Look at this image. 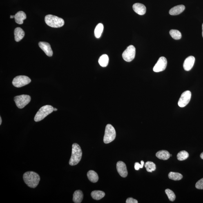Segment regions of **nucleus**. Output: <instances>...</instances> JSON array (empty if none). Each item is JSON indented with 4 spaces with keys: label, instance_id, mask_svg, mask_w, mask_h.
Masks as SVG:
<instances>
[{
    "label": "nucleus",
    "instance_id": "9d476101",
    "mask_svg": "<svg viewBox=\"0 0 203 203\" xmlns=\"http://www.w3.org/2000/svg\"><path fill=\"white\" fill-rule=\"evenodd\" d=\"M167 65V60L164 57L159 58L158 61L153 68V71L159 72L165 70Z\"/></svg>",
    "mask_w": 203,
    "mask_h": 203
},
{
    "label": "nucleus",
    "instance_id": "f8f14e48",
    "mask_svg": "<svg viewBox=\"0 0 203 203\" xmlns=\"http://www.w3.org/2000/svg\"><path fill=\"white\" fill-rule=\"evenodd\" d=\"M40 48L44 52L45 54L48 57H52L53 55V51L49 43L41 41L39 43Z\"/></svg>",
    "mask_w": 203,
    "mask_h": 203
},
{
    "label": "nucleus",
    "instance_id": "6e6552de",
    "mask_svg": "<svg viewBox=\"0 0 203 203\" xmlns=\"http://www.w3.org/2000/svg\"><path fill=\"white\" fill-rule=\"evenodd\" d=\"M135 48L133 45H130L126 48L122 54V57L125 61L130 62L135 59Z\"/></svg>",
    "mask_w": 203,
    "mask_h": 203
},
{
    "label": "nucleus",
    "instance_id": "aec40b11",
    "mask_svg": "<svg viewBox=\"0 0 203 203\" xmlns=\"http://www.w3.org/2000/svg\"><path fill=\"white\" fill-rule=\"evenodd\" d=\"M88 178L91 182L96 183L98 181L99 177L97 172L93 170H90L87 174Z\"/></svg>",
    "mask_w": 203,
    "mask_h": 203
},
{
    "label": "nucleus",
    "instance_id": "473e14b6",
    "mask_svg": "<svg viewBox=\"0 0 203 203\" xmlns=\"http://www.w3.org/2000/svg\"><path fill=\"white\" fill-rule=\"evenodd\" d=\"M2 120L1 117H0V125H1L2 124Z\"/></svg>",
    "mask_w": 203,
    "mask_h": 203
},
{
    "label": "nucleus",
    "instance_id": "bb28decb",
    "mask_svg": "<svg viewBox=\"0 0 203 203\" xmlns=\"http://www.w3.org/2000/svg\"><path fill=\"white\" fill-rule=\"evenodd\" d=\"M169 33L171 37L175 40L180 39L182 37L180 32L177 30H172L170 31Z\"/></svg>",
    "mask_w": 203,
    "mask_h": 203
},
{
    "label": "nucleus",
    "instance_id": "4be33fe9",
    "mask_svg": "<svg viewBox=\"0 0 203 203\" xmlns=\"http://www.w3.org/2000/svg\"><path fill=\"white\" fill-rule=\"evenodd\" d=\"M98 62L100 66L102 67H106L108 66L109 62V58L106 54H104L99 58Z\"/></svg>",
    "mask_w": 203,
    "mask_h": 203
},
{
    "label": "nucleus",
    "instance_id": "cd10ccee",
    "mask_svg": "<svg viewBox=\"0 0 203 203\" xmlns=\"http://www.w3.org/2000/svg\"><path fill=\"white\" fill-rule=\"evenodd\" d=\"M165 193L170 201L173 202L175 200L176 196L172 190L169 189H167L165 190Z\"/></svg>",
    "mask_w": 203,
    "mask_h": 203
},
{
    "label": "nucleus",
    "instance_id": "2eb2a0df",
    "mask_svg": "<svg viewBox=\"0 0 203 203\" xmlns=\"http://www.w3.org/2000/svg\"><path fill=\"white\" fill-rule=\"evenodd\" d=\"M185 9V7L182 5H178L172 8L169 11V13L170 15L176 16L178 15L182 12Z\"/></svg>",
    "mask_w": 203,
    "mask_h": 203
},
{
    "label": "nucleus",
    "instance_id": "423d86ee",
    "mask_svg": "<svg viewBox=\"0 0 203 203\" xmlns=\"http://www.w3.org/2000/svg\"><path fill=\"white\" fill-rule=\"evenodd\" d=\"M31 100L30 96L24 95L16 96L14 98L16 106L20 109L24 108L30 102Z\"/></svg>",
    "mask_w": 203,
    "mask_h": 203
},
{
    "label": "nucleus",
    "instance_id": "e433bc0d",
    "mask_svg": "<svg viewBox=\"0 0 203 203\" xmlns=\"http://www.w3.org/2000/svg\"><path fill=\"white\" fill-rule=\"evenodd\" d=\"M171 156H172V155H171V154H170V157H171Z\"/></svg>",
    "mask_w": 203,
    "mask_h": 203
},
{
    "label": "nucleus",
    "instance_id": "a211bd4d",
    "mask_svg": "<svg viewBox=\"0 0 203 203\" xmlns=\"http://www.w3.org/2000/svg\"><path fill=\"white\" fill-rule=\"evenodd\" d=\"M156 156L159 159L166 160L169 158L170 154L169 152L167 150H161L156 153Z\"/></svg>",
    "mask_w": 203,
    "mask_h": 203
},
{
    "label": "nucleus",
    "instance_id": "c756f323",
    "mask_svg": "<svg viewBox=\"0 0 203 203\" xmlns=\"http://www.w3.org/2000/svg\"><path fill=\"white\" fill-rule=\"evenodd\" d=\"M141 164H139V163H135V170H138L140 168H142L144 167V161H141Z\"/></svg>",
    "mask_w": 203,
    "mask_h": 203
},
{
    "label": "nucleus",
    "instance_id": "4468645a",
    "mask_svg": "<svg viewBox=\"0 0 203 203\" xmlns=\"http://www.w3.org/2000/svg\"><path fill=\"white\" fill-rule=\"evenodd\" d=\"M133 8L134 11L139 15H143L146 13V8L144 4L135 3L133 5Z\"/></svg>",
    "mask_w": 203,
    "mask_h": 203
},
{
    "label": "nucleus",
    "instance_id": "7ed1b4c3",
    "mask_svg": "<svg viewBox=\"0 0 203 203\" xmlns=\"http://www.w3.org/2000/svg\"><path fill=\"white\" fill-rule=\"evenodd\" d=\"M45 19L46 24L52 28H60L64 24V21L62 18L51 14L45 16Z\"/></svg>",
    "mask_w": 203,
    "mask_h": 203
},
{
    "label": "nucleus",
    "instance_id": "2f4dec72",
    "mask_svg": "<svg viewBox=\"0 0 203 203\" xmlns=\"http://www.w3.org/2000/svg\"><path fill=\"white\" fill-rule=\"evenodd\" d=\"M200 157L201 159H203V152L201 153L200 155Z\"/></svg>",
    "mask_w": 203,
    "mask_h": 203
},
{
    "label": "nucleus",
    "instance_id": "f257e3e1",
    "mask_svg": "<svg viewBox=\"0 0 203 203\" xmlns=\"http://www.w3.org/2000/svg\"><path fill=\"white\" fill-rule=\"evenodd\" d=\"M23 180L27 186L31 188L37 187L40 182V176L34 172H27L23 176Z\"/></svg>",
    "mask_w": 203,
    "mask_h": 203
},
{
    "label": "nucleus",
    "instance_id": "9b49d317",
    "mask_svg": "<svg viewBox=\"0 0 203 203\" xmlns=\"http://www.w3.org/2000/svg\"><path fill=\"white\" fill-rule=\"evenodd\" d=\"M117 169L119 174L123 177H125L128 175V171L125 164L122 161H119L117 163Z\"/></svg>",
    "mask_w": 203,
    "mask_h": 203
},
{
    "label": "nucleus",
    "instance_id": "7c9ffc66",
    "mask_svg": "<svg viewBox=\"0 0 203 203\" xmlns=\"http://www.w3.org/2000/svg\"><path fill=\"white\" fill-rule=\"evenodd\" d=\"M126 202V203H138V202L136 199L132 198V197H130L127 199Z\"/></svg>",
    "mask_w": 203,
    "mask_h": 203
},
{
    "label": "nucleus",
    "instance_id": "ddd939ff",
    "mask_svg": "<svg viewBox=\"0 0 203 203\" xmlns=\"http://www.w3.org/2000/svg\"><path fill=\"white\" fill-rule=\"evenodd\" d=\"M195 58L190 56L185 59L183 64V68L186 71H190L193 68L195 62Z\"/></svg>",
    "mask_w": 203,
    "mask_h": 203
},
{
    "label": "nucleus",
    "instance_id": "6ab92c4d",
    "mask_svg": "<svg viewBox=\"0 0 203 203\" xmlns=\"http://www.w3.org/2000/svg\"><path fill=\"white\" fill-rule=\"evenodd\" d=\"M83 199V192L80 190H76L73 195V200L75 203H80L82 202Z\"/></svg>",
    "mask_w": 203,
    "mask_h": 203
},
{
    "label": "nucleus",
    "instance_id": "393cba45",
    "mask_svg": "<svg viewBox=\"0 0 203 203\" xmlns=\"http://www.w3.org/2000/svg\"><path fill=\"white\" fill-rule=\"evenodd\" d=\"M144 166L146 168L147 171L149 172H152L155 171L156 168L155 164L151 161L147 162L145 164Z\"/></svg>",
    "mask_w": 203,
    "mask_h": 203
},
{
    "label": "nucleus",
    "instance_id": "c85d7f7f",
    "mask_svg": "<svg viewBox=\"0 0 203 203\" xmlns=\"http://www.w3.org/2000/svg\"><path fill=\"white\" fill-rule=\"evenodd\" d=\"M196 188L198 189H203V178L199 180L196 182Z\"/></svg>",
    "mask_w": 203,
    "mask_h": 203
},
{
    "label": "nucleus",
    "instance_id": "72a5a7b5",
    "mask_svg": "<svg viewBox=\"0 0 203 203\" xmlns=\"http://www.w3.org/2000/svg\"><path fill=\"white\" fill-rule=\"evenodd\" d=\"M10 18H11V19H12V18H14V16H11Z\"/></svg>",
    "mask_w": 203,
    "mask_h": 203
},
{
    "label": "nucleus",
    "instance_id": "a878e982",
    "mask_svg": "<svg viewBox=\"0 0 203 203\" xmlns=\"http://www.w3.org/2000/svg\"><path fill=\"white\" fill-rule=\"evenodd\" d=\"M189 157V154L188 152L185 150H182L177 154V158L179 161H183L186 160Z\"/></svg>",
    "mask_w": 203,
    "mask_h": 203
},
{
    "label": "nucleus",
    "instance_id": "0eeeda50",
    "mask_svg": "<svg viewBox=\"0 0 203 203\" xmlns=\"http://www.w3.org/2000/svg\"><path fill=\"white\" fill-rule=\"evenodd\" d=\"M31 81V79L27 76H19L14 78L12 84L16 87H21L30 84Z\"/></svg>",
    "mask_w": 203,
    "mask_h": 203
},
{
    "label": "nucleus",
    "instance_id": "dca6fc26",
    "mask_svg": "<svg viewBox=\"0 0 203 203\" xmlns=\"http://www.w3.org/2000/svg\"><path fill=\"white\" fill-rule=\"evenodd\" d=\"M26 18V14L23 11L18 12L14 16L16 22L18 24H22L23 21Z\"/></svg>",
    "mask_w": 203,
    "mask_h": 203
},
{
    "label": "nucleus",
    "instance_id": "39448f33",
    "mask_svg": "<svg viewBox=\"0 0 203 203\" xmlns=\"http://www.w3.org/2000/svg\"><path fill=\"white\" fill-rule=\"evenodd\" d=\"M116 137V132L115 128L112 125L108 124L106 126L104 137L105 144H108L114 140Z\"/></svg>",
    "mask_w": 203,
    "mask_h": 203
},
{
    "label": "nucleus",
    "instance_id": "c9c22d12",
    "mask_svg": "<svg viewBox=\"0 0 203 203\" xmlns=\"http://www.w3.org/2000/svg\"><path fill=\"white\" fill-rule=\"evenodd\" d=\"M54 111H57V109L55 108H54Z\"/></svg>",
    "mask_w": 203,
    "mask_h": 203
},
{
    "label": "nucleus",
    "instance_id": "f3484780",
    "mask_svg": "<svg viewBox=\"0 0 203 203\" xmlns=\"http://www.w3.org/2000/svg\"><path fill=\"white\" fill-rule=\"evenodd\" d=\"M14 37L16 42H19L23 39L25 36V32L21 28H16L14 31Z\"/></svg>",
    "mask_w": 203,
    "mask_h": 203
},
{
    "label": "nucleus",
    "instance_id": "1a4fd4ad",
    "mask_svg": "<svg viewBox=\"0 0 203 203\" xmlns=\"http://www.w3.org/2000/svg\"><path fill=\"white\" fill-rule=\"evenodd\" d=\"M191 96V92L190 91L187 90L183 92L178 101V106L181 108L186 106L190 102Z\"/></svg>",
    "mask_w": 203,
    "mask_h": 203
},
{
    "label": "nucleus",
    "instance_id": "412c9836",
    "mask_svg": "<svg viewBox=\"0 0 203 203\" xmlns=\"http://www.w3.org/2000/svg\"><path fill=\"white\" fill-rule=\"evenodd\" d=\"M105 193L104 191L100 190H95L91 193V196L93 199L96 200H100L105 196Z\"/></svg>",
    "mask_w": 203,
    "mask_h": 203
},
{
    "label": "nucleus",
    "instance_id": "20e7f679",
    "mask_svg": "<svg viewBox=\"0 0 203 203\" xmlns=\"http://www.w3.org/2000/svg\"><path fill=\"white\" fill-rule=\"evenodd\" d=\"M54 108L50 105H46L41 107L36 114L34 117V120L36 122L42 120L47 116L54 111Z\"/></svg>",
    "mask_w": 203,
    "mask_h": 203
},
{
    "label": "nucleus",
    "instance_id": "f03ea898",
    "mask_svg": "<svg viewBox=\"0 0 203 203\" xmlns=\"http://www.w3.org/2000/svg\"><path fill=\"white\" fill-rule=\"evenodd\" d=\"M82 156V151L78 144H74L72 146V153L69 164L70 166H75L79 163Z\"/></svg>",
    "mask_w": 203,
    "mask_h": 203
},
{
    "label": "nucleus",
    "instance_id": "f704fd0d",
    "mask_svg": "<svg viewBox=\"0 0 203 203\" xmlns=\"http://www.w3.org/2000/svg\"><path fill=\"white\" fill-rule=\"evenodd\" d=\"M202 36H203V23L202 26Z\"/></svg>",
    "mask_w": 203,
    "mask_h": 203
},
{
    "label": "nucleus",
    "instance_id": "5701e85b",
    "mask_svg": "<svg viewBox=\"0 0 203 203\" xmlns=\"http://www.w3.org/2000/svg\"><path fill=\"white\" fill-rule=\"evenodd\" d=\"M104 30V25L102 23H100L96 26L95 30V35L97 38H99Z\"/></svg>",
    "mask_w": 203,
    "mask_h": 203
},
{
    "label": "nucleus",
    "instance_id": "b1692460",
    "mask_svg": "<svg viewBox=\"0 0 203 203\" xmlns=\"http://www.w3.org/2000/svg\"><path fill=\"white\" fill-rule=\"evenodd\" d=\"M169 179L174 181H179L182 178L183 176L181 173L177 172H170L168 175Z\"/></svg>",
    "mask_w": 203,
    "mask_h": 203
}]
</instances>
